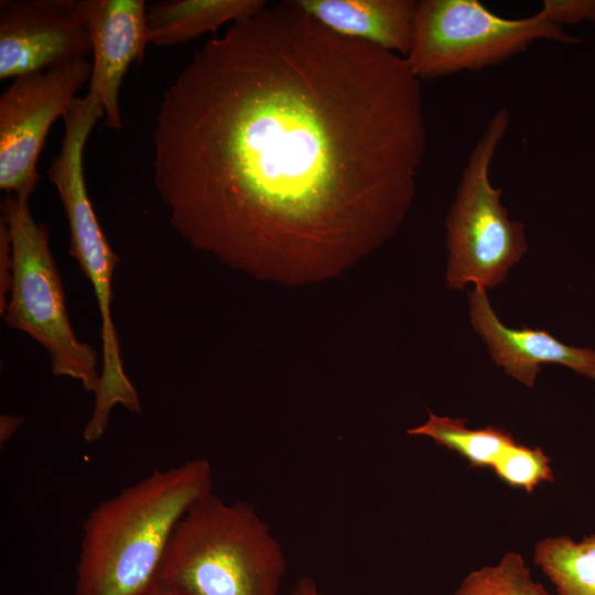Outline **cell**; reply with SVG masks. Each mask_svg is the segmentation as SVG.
<instances>
[{
  "mask_svg": "<svg viewBox=\"0 0 595 595\" xmlns=\"http://www.w3.org/2000/svg\"><path fill=\"white\" fill-rule=\"evenodd\" d=\"M425 149L407 60L283 1L208 40L164 90L153 182L192 248L301 285L340 274L397 234Z\"/></svg>",
  "mask_w": 595,
  "mask_h": 595,
  "instance_id": "6da1fadb",
  "label": "cell"
},
{
  "mask_svg": "<svg viewBox=\"0 0 595 595\" xmlns=\"http://www.w3.org/2000/svg\"><path fill=\"white\" fill-rule=\"evenodd\" d=\"M212 489V465L196 457L99 502L83 526L74 595H149L176 527Z\"/></svg>",
  "mask_w": 595,
  "mask_h": 595,
  "instance_id": "7a4b0ae2",
  "label": "cell"
},
{
  "mask_svg": "<svg viewBox=\"0 0 595 595\" xmlns=\"http://www.w3.org/2000/svg\"><path fill=\"white\" fill-rule=\"evenodd\" d=\"M285 571L282 547L256 508L210 493L176 527L156 584L180 595H279Z\"/></svg>",
  "mask_w": 595,
  "mask_h": 595,
  "instance_id": "3957f363",
  "label": "cell"
},
{
  "mask_svg": "<svg viewBox=\"0 0 595 595\" xmlns=\"http://www.w3.org/2000/svg\"><path fill=\"white\" fill-rule=\"evenodd\" d=\"M1 212L12 245L4 322L43 346L55 376L77 380L94 393L100 378L98 355L77 338L72 327L47 226L34 219L25 197L7 195L1 201Z\"/></svg>",
  "mask_w": 595,
  "mask_h": 595,
  "instance_id": "277c9868",
  "label": "cell"
},
{
  "mask_svg": "<svg viewBox=\"0 0 595 595\" xmlns=\"http://www.w3.org/2000/svg\"><path fill=\"white\" fill-rule=\"evenodd\" d=\"M510 112L498 109L472 149L446 217V282L451 289L496 288L528 250L524 225L510 219L490 167L508 130Z\"/></svg>",
  "mask_w": 595,
  "mask_h": 595,
  "instance_id": "5b68a950",
  "label": "cell"
},
{
  "mask_svg": "<svg viewBox=\"0 0 595 595\" xmlns=\"http://www.w3.org/2000/svg\"><path fill=\"white\" fill-rule=\"evenodd\" d=\"M540 40L580 41L538 12L507 19L478 0H422L405 60L419 79H431L500 64Z\"/></svg>",
  "mask_w": 595,
  "mask_h": 595,
  "instance_id": "8992f818",
  "label": "cell"
},
{
  "mask_svg": "<svg viewBox=\"0 0 595 595\" xmlns=\"http://www.w3.org/2000/svg\"><path fill=\"white\" fill-rule=\"evenodd\" d=\"M84 58L13 79L0 97V188L30 198L37 186V161L51 127L71 109L90 78Z\"/></svg>",
  "mask_w": 595,
  "mask_h": 595,
  "instance_id": "52a82bcc",
  "label": "cell"
},
{
  "mask_svg": "<svg viewBox=\"0 0 595 595\" xmlns=\"http://www.w3.org/2000/svg\"><path fill=\"white\" fill-rule=\"evenodd\" d=\"M90 52L79 1H0V79L64 66Z\"/></svg>",
  "mask_w": 595,
  "mask_h": 595,
  "instance_id": "ba28073f",
  "label": "cell"
},
{
  "mask_svg": "<svg viewBox=\"0 0 595 595\" xmlns=\"http://www.w3.org/2000/svg\"><path fill=\"white\" fill-rule=\"evenodd\" d=\"M56 191L68 223L69 253L90 281L98 304L102 349L99 388L108 394H120L132 385L123 369L111 312L112 275L120 258L99 225L85 177L68 175L58 182Z\"/></svg>",
  "mask_w": 595,
  "mask_h": 595,
  "instance_id": "9c48e42d",
  "label": "cell"
},
{
  "mask_svg": "<svg viewBox=\"0 0 595 595\" xmlns=\"http://www.w3.org/2000/svg\"><path fill=\"white\" fill-rule=\"evenodd\" d=\"M93 53L88 95L105 111V123L119 130L122 118L119 95L132 63H139L148 40L147 9L143 0H80Z\"/></svg>",
  "mask_w": 595,
  "mask_h": 595,
  "instance_id": "30bf717a",
  "label": "cell"
},
{
  "mask_svg": "<svg viewBox=\"0 0 595 595\" xmlns=\"http://www.w3.org/2000/svg\"><path fill=\"white\" fill-rule=\"evenodd\" d=\"M469 316L494 361L523 385L533 387L542 364L563 365L595 380V349L564 344L543 329L504 325L483 286L469 292Z\"/></svg>",
  "mask_w": 595,
  "mask_h": 595,
  "instance_id": "8fae6325",
  "label": "cell"
},
{
  "mask_svg": "<svg viewBox=\"0 0 595 595\" xmlns=\"http://www.w3.org/2000/svg\"><path fill=\"white\" fill-rule=\"evenodd\" d=\"M332 32L407 57L411 47L418 1L296 0Z\"/></svg>",
  "mask_w": 595,
  "mask_h": 595,
  "instance_id": "7c38bea8",
  "label": "cell"
},
{
  "mask_svg": "<svg viewBox=\"0 0 595 595\" xmlns=\"http://www.w3.org/2000/svg\"><path fill=\"white\" fill-rule=\"evenodd\" d=\"M267 3L263 0L159 1L147 9L148 40L158 46L184 44L247 18Z\"/></svg>",
  "mask_w": 595,
  "mask_h": 595,
  "instance_id": "4fadbf2b",
  "label": "cell"
},
{
  "mask_svg": "<svg viewBox=\"0 0 595 595\" xmlns=\"http://www.w3.org/2000/svg\"><path fill=\"white\" fill-rule=\"evenodd\" d=\"M533 562L558 595H595V533L580 542L566 536L545 538L534 547Z\"/></svg>",
  "mask_w": 595,
  "mask_h": 595,
  "instance_id": "5bb4252c",
  "label": "cell"
},
{
  "mask_svg": "<svg viewBox=\"0 0 595 595\" xmlns=\"http://www.w3.org/2000/svg\"><path fill=\"white\" fill-rule=\"evenodd\" d=\"M410 435L432 439L468 461L472 467L493 468L497 459L517 441L511 433L495 426L469 429L464 419L429 412L428 420L408 430Z\"/></svg>",
  "mask_w": 595,
  "mask_h": 595,
  "instance_id": "9a60e30c",
  "label": "cell"
},
{
  "mask_svg": "<svg viewBox=\"0 0 595 595\" xmlns=\"http://www.w3.org/2000/svg\"><path fill=\"white\" fill-rule=\"evenodd\" d=\"M454 595H550L536 582L523 558L506 553L495 565L473 571L462 581Z\"/></svg>",
  "mask_w": 595,
  "mask_h": 595,
  "instance_id": "2e32d148",
  "label": "cell"
},
{
  "mask_svg": "<svg viewBox=\"0 0 595 595\" xmlns=\"http://www.w3.org/2000/svg\"><path fill=\"white\" fill-rule=\"evenodd\" d=\"M491 469L507 485L528 493L533 491L540 483L554 479L550 459L543 451L518 442L507 448Z\"/></svg>",
  "mask_w": 595,
  "mask_h": 595,
  "instance_id": "e0dca14e",
  "label": "cell"
},
{
  "mask_svg": "<svg viewBox=\"0 0 595 595\" xmlns=\"http://www.w3.org/2000/svg\"><path fill=\"white\" fill-rule=\"evenodd\" d=\"M538 13L559 26L595 22V0H544Z\"/></svg>",
  "mask_w": 595,
  "mask_h": 595,
  "instance_id": "ac0fdd59",
  "label": "cell"
},
{
  "mask_svg": "<svg viewBox=\"0 0 595 595\" xmlns=\"http://www.w3.org/2000/svg\"><path fill=\"white\" fill-rule=\"evenodd\" d=\"M12 278V245L7 223L0 217V314L6 310Z\"/></svg>",
  "mask_w": 595,
  "mask_h": 595,
  "instance_id": "d6986e66",
  "label": "cell"
},
{
  "mask_svg": "<svg viewBox=\"0 0 595 595\" xmlns=\"http://www.w3.org/2000/svg\"><path fill=\"white\" fill-rule=\"evenodd\" d=\"M22 420L20 416L3 414L0 419V442L6 443L20 428Z\"/></svg>",
  "mask_w": 595,
  "mask_h": 595,
  "instance_id": "ffe728a7",
  "label": "cell"
},
{
  "mask_svg": "<svg viewBox=\"0 0 595 595\" xmlns=\"http://www.w3.org/2000/svg\"><path fill=\"white\" fill-rule=\"evenodd\" d=\"M289 595H323L316 582L310 576H302Z\"/></svg>",
  "mask_w": 595,
  "mask_h": 595,
  "instance_id": "44dd1931",
  "label": "cell"
},
{
  "mask_svg": "<svg viewBox=\"0 0 595 595\" xmlns=\"http://www.w3.org/2000/svg\"><path fill=\"white\" fill-rule=\"evenodd\" d=\"M149 595H180V594L163 585L155 584V586L152 588Z\"/></svg>",
  "mask_w": 595,
  "mask_h": 595,
  "instance_id": "7402d4cb",
  "label": "cell"
}]
</instances>
